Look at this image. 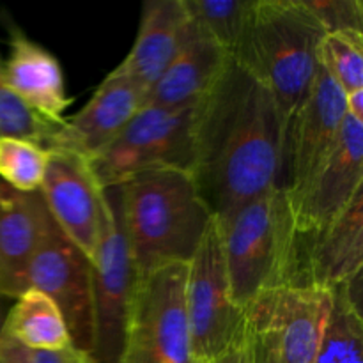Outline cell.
I'll use <instances>...</instances> for the list:
<instances>
[{"label": "cell", "instance_id": "obj_1", "mask_svg": "<svg viewBox=\"0 0 363 363\" xmlns=\"http://www.w3.org/2000/svg\"><path fill=\"white\" fill-rule=\"evenodd\" d=\"M284 133L273 96L230 57L194 108V177L218 222L279 186Z\"/></svg>", "mask_w": 363, "mask_h": 363}, {"label": "cell", "instance_id": "obj_24", "mask_svg": "<svg viewBox=\"0 0 363 363\" xmlns=\"http://www.w3.org/2000/svg\"><path fill=\"white\" fill-rule=\"evenodd\" d=\"M323 67L344 94L363 89V34H326L319 52Z\"/></svg>", "mask_w": 363, "mask_h": 363}, {"label": "cell", "instance_id": "obj_20", "mask_svg": "<svg viewBox=\"0 0 363 363\" xmlns=\"http://www.w3.org/2000/svg\"><path fill=\"white\" fill-rule=\"evenodd\" d=\"M362 273L335 287L333 307L321 346L311 363H363Z\"/></svg>", "mask_w": 363, "mask_h": 363}, {"label": "cell", "instance_id": "obj_28", "mask_svg": "<svg viewBox=\"0 0 363 363\" xmlns=\"http://www.w3.org/2000/svg\"><path fill=\"white\" fill-rule=\"evenodd\" d=\"M34 363H94L92 358L84 351L71 346L57 351H32Z\"/></svg>", "mask_w": 363, "mask_h": 363}, {"label": "cell", "instance_id": "obj_27", "mask_svg": "<svg viewBox=\"0 0 363 363\" xmlns=\"http://www.w3.org/2000/svg\"><path fill=\"white\" fill-rule=\"evenodd\" d=\"M245 335H247V350L248 362L250 363H280L279 353H277L275 339L272 333L247 315V326H245Z\"/></svg>", "mask_w": 363, "mask_h": 363}, {"label": "cell", "instance_id": "obj_5", "mask_svg": "<svg viewBox=\"0 0 363 363\" xmlns=\"http://www.w3.org/2000/svg\"><path fill=\"white\" fill-rule=\"evenodd\" d=\"M194 106L145 105L119 135L91 160L103 190L117 188L138 174L176 169L191 174Z\"/></svg>", "mask_w": 363, "mask_h": 363}, {"label": "cell", "instance_id": "obj_9", "mask_svg": "<svg viewBox=\"0 0 363 363\" xmlns=\"http://www.w3.org/2000/svg\"><path fill=\"white\" fill-rule=\"evenodd\" d=\"M39 194L60 233L92 261L106 199L91 160L67 149H50Z\"/></svg>", "mask_w": 363, "mask_h": 363}, {"label": "cell", "instance_id": "obj_32", "mask_svg": "<svg viewBox=\"0 0 363 363\" xmlns=\"http://www.w3.org/2000/svg\"><path fill=\"white\" fill-rule=\"evenodd\" d=\"M0 300H2V296H0ZM4 321H6V315H4L2 303H0V332H2V328H4Z\"/></svg>", "mask_w": 363, "mask_h": 363}, {"label": "cell", "instance_id": "obj_16", "mask_svg": "<svg viewBox=\"0 0 363 363\" xmlns=\"http://www.w3.org/2000/svg\"><path fill=\"white\" fill-rule=\"evenodd\" d=\"M52 220L41 194H23L0 179V296L28 289V268Z\"/></svg>", "mask_w": 363, "mask_h": 363}, {"label": "cell", "instance_id": "obj_11", "mask_svg": "<svg viewBox=\"0 0 363 363\" xmlns=\"http://www.w3.org/2000/svg\"><path fill=\"white\" fill-rule=\"evenodd\" d=\"M28 287L45 293L59 307L71 344L84 353L92 347V261L50 220L28 268Z\"/></svg>", "mask_w": 363, "mask_h": 363}, {"label": "cell", "instance_id": "obj_14", "mask_svg": "<svg viewBox=\"0 0 363 363\" xmlns=\"http://www.w3.org/2000/svg\"><path fill=\"white\" fill-rule=\"evenodd\" d=\"M363 269V191L328 225L298 234L291 286L325 289L347 284Z\"/></svg>", "mask_w": 363, "mask_h": 363}, {"label": "cell", "instance_id": "obj_15", "mask_svg": "<svg viewBox=\"0 0 363 363\" xmlns=\"http://www.w3.org/2000/svg\"><path fill=\"white\" fill-rule=\"evenodd\" d=\"M145 101L147 91L117 66L98 85L84 108L64 119L50 149H67L92 160L144 108Z\"/></svg>", "mask_w": 363, "mask_h": 363}, {"label": "cell", "instance_id": "obj_7", "mask_svg": "<svg viewBox=\"0 0 363 363\" xmlns=\"http://www.w3.org/2000/svg\"><path fill=\"white\" fill-rule=\"evenodd\" d=\"M184 305L195 363L215 362L243 337L247 312L230 294L222 230L215 216L186 264Z\"/></svg>", "mask_w": 363, "mask_h": 363}, {"label": "cell", "instance_id": "obj_17", "mask_svg": "<svg viewBox=\"0 0 363 363\" xmlns=\"http://www.w3.org/2000/svg\"><path fill=\"white\" fill-rule=\"evenodd\" d=\"M190 25L184 0H147L133 46L119 66L149 91L183 48Z\"/></svg>", "mask_w": 363, "mask_h": 363}, {"label": "cell", "instance_id": "obj_31", "mask_svg": "<svg viewBox=\"0 0 363 363\" xmlns=\"http://www.w3.org/2000/svg\"><path fill=\"white\" fill-rule=\"evenodd\" d=\"M346 112L347 116L363 123V89L346 94Z\"/></svg>", "mask_w": 363, "mask_h": 363}, {"label": "cell", "instance_id": "obj_10", "mask_svg": "<svg viewBox=\"0 0 363 363\" xmlns=\"http://www.w3.org/2000/svg\"><path fill=\"white\" fill-rule=\"evenodd\" d=\"M346 94L319 64L312 87L284 144L279 188L294 199L335 147L346 121Z\"/></svg>", "mask_w": 363, "mask_h": 363}, {"label": "cell", "instance_id": "obj_19", "mask_svg": "<svg viewBox=\"0 0 363 363\" xmlns=\"http://www.w3.org/2000/svg\"><path fill=\"white\" fill-rule=\"evenodd\" d=\"M4 74L13 94L27 108L48 123H64V112L73 99L66 92L60 64L20 30H14L11 38V53L4 64Z\"/></svg>", "mask_w": 363, "mask_h": 363}, {"label": "cell", "instance_id": "obj_3", "mask_svg": "<svg viewBox=\"0 0 363 363\" xmlns=\"http://www.w3.org/2000/svg\"><path fill=\"white\" fill-rule=\"evenodd\" d=\"M325 35L303 0H254L247 32L233 59L272 92L284 144L321 64Z\"/></svg>", "mask_w": 363, "mask_h": 363}, {"label": "cell", "instance_id": "obj_21", "mask_svg": "<svg viewBox=\"0 0 363 363\" xmlns=\"http://www.w3.org/2000/svg\"><path fill=\"white\" fill-rule=\"evenodd\" d=\"M2 330L30 351H57L71 346L59 307L45 293L32 287L16 298Z\"/></svg>", "mask_w": 363, "mask_h": 363}, {"label": "cell", "instance_id": "obj_23", "mask_svg": "<svg viewBox=\"0 0 363 363\" xmlns=\"http://www.w3.org/2000/svg\"><path fill=\"white\" fill-rule=\"evenodd\" d=\"M48 151L30 140L0 137V179L23 194L39 191L45 177Z\"/></svg>", "mask_w": 363, "mask_h": 363}, {"label": "cell", "instance_id": "obj_12", "mask_svg": "<svg viewBox=\"0 0 363 363\" xmlns=\"http://www.w3.org/2000/svg\"><path fill=\"white\" fill-rule=\"evenodd\" d=\"M332 307V289L286 286L262 294L247 315L272 333L280 363H311L321 346Z\"/></svg>", "mask_w": 363, "mask_h": 363}, {"label": "cell", "instance_id": "obj_22", "mask_svg": "<svg viewBox=\"0 0 363 363\" xmlns=\"http://www.w3.org/2000/svg\"><path fill=\"white\" fill-rule=\"evenodd\" d=\"M184 6L197 27L230 57L236 55L247 32L254 0H184Z\"/></svg>", "mask_w": 363, "mask_h": 363}, {"label": "cell", "instance_id": "obj_13", "mask_svg": "<svg viewBox=\"0 0 363 363\" xmlns=\"http://www.w3.org/2000/svg\"><path fill=\"white\" fill-rule=\"evenodd\" d=\"M363 191V123L344 121L335 147L307 186L291 199L296 234L328 225Z\"/></svg>", "mask_w": 363, "mask_h": 363}, {"label": "cell", "instance_id": "obj_18", "mask_svg": "<svg viewBox=\"0 0 363 363\" xmlns=\"http://www.w3.org/2000/svg\"><path fill=\"white\" fill-rule=\"evenodd\" d=\"M229 60V53L191 21L183 48L147 91L145 105L162 108L197 105L218 82Z\"/></svg>", "mask_w": 363, "mask_h": 363}, {"label": "cell", "instance_id": "obj_4", "mask_svg": "<svg viewBox=\"0 0 363 363\" xmlns=\"http://www.w3.org/2000/svg\"><path fill=\"white\" fill-rule=\"evenodd\" d=\"M218 223L230 294L241 311L262 294L291 286L298 234L282 188H272Z\"/></svg>", "mask_w": 363, "mask_h": 363}, {"label": "cell", "instance_id": "obj_25", "mask_svg": "<svg viewBox=\"0 0 363 363\" xmlns=\"http://www.w3.org/2000/svg\"><path fill=\"white\" fill-rule=\"evenodd\" d=\"M62 124L48 123L23 105L9 89L0 62V137L30 140L48 151Z\"/></svg>", "mask_w": 363, "mask_h": 363}, {"label": "cell", "instance_id": "obj_8", "mask_svg": "<svg viewBox=\"0 0 363 363\" xmlns=\"http://www.w3.org/2000/svg\"><path fill=\"white\" fill-rule=\"evenodd\" d=\"M105 215L98 250L92 259V347L94 363H121L137 269L131 259L117 188L105 190Z\"/></svg>", "mask_w": 363, "mask_h": 363}, {"label": "cell", "instance_id": "obj_2", "mask_svg": "<svg viewBox=\"0 0 363 363\" xmlns=\"http://www.w3.org/2000/svg\"><path fill=\"white\" fill-rule=\"evenodd\" d=\"M128 247L138 275L167 264H188L213 215L190 172L138 174L117 186Z\"/></svg>", "mask_w": 363, "mask_h": 363}, {"label": "cell", "instance_id": "obj_29", "mask_svg": "<svg viewBox=\"0 0 363 363\" xmlns=\"http://www.w3.org/2000/svg\"><path fill=\"white\" fill-rule=\"evenodd\" d=\"M0 363H34V357L28 347H25L2 330L0 332Z\"/></svg>", "mask_w": 363, "mask_h": 363}, {"label": "cell", "instance_id": "obj_30", "mask_svg": "<svg viewBox=\"0 0 363 363\" xmlns=\"http://www.w3.org/2000/svg\"><path fill=\"white\" fill-rule=\"evenodd\" d=\"M247 326V325H245ZM211 363H250L248 362V350H247V335L243 333L238 342H234L225 353L220 354L215 362Z\"/></svg>", "mask_w": 363, "mask_h": 363}, {"label": "cell", "instance_id": "obj_26", "mask_svg": "<svg viewBox=\"0 0 363 363\" xmlns=\"http://www.w3.org/2000/svg\"><path fill=\"white\" fill-rule=\"evenodd\" d=\"M326 34H363V4L360 0H303Z\"/></svg>", "mask_w": 363, "mask_h": 363}, {"label": "cell", "instance_id": "obj_6", "mask_svg": "<svg viewBox=\"0 0 363 363\" xmlns=\"http://www.w3.org/2000/svg\"><path fill=\"white\" fill-rule=\"evenodd\" d=\"M184 284L181 262L137 277L121 363H195Z\"/></svg>", "mask_w": 363, "mask_h": 363}]
</instances>
